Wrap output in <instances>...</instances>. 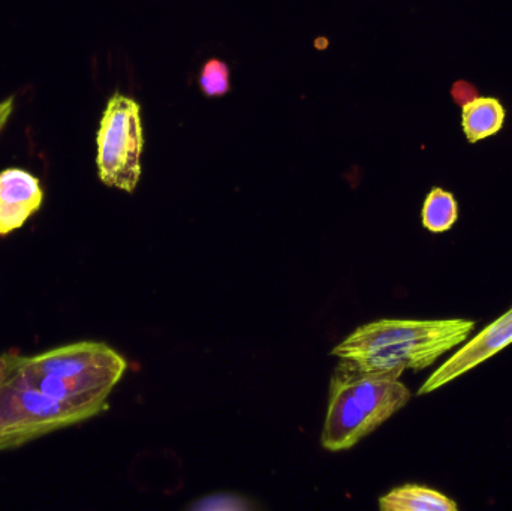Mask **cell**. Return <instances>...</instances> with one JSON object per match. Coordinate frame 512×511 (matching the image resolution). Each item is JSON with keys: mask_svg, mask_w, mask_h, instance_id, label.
Instances as JSON below:
<instances>
[{"mask_svg": "<svg viewBox=\"0 0 512 511\" xmlns=\"http://www.w3.org/2000/svg\"><path fill=\"white\" fill-rule=\"evenodd\" d=\"M475 321L379 320L364 324L331 351L367 374L400 378L405 371H421L463 344L474 332Z\"/></svg>", "mask_w": 512, "mask_h": 511, "instance_id": "6da1fadb", "label": "cell"}, {"mask_svg": "<svg viewBox=\"0 0 512 511\" xmlns=\"http://www.w3.org/2000/svg\"><path fill=\"white\" fill-rule=\"evenodd\" d=\"M11 353L27 384L93 417L107 410L111 392L128 369L125 357L104 342H75L35 356Z\"/></svg>", "mask_w": 512, "mask_h": 511, "instance_id": "7a4b0ae2", "label": "cell"}, {"mask_svg": "<svg viewBox=\"0 0 512 511\" xmlns=\"http://www.w3.org/2000/svg\"><path fill=\"white\" fill-rule=\"evenodd\" d=\"M411 398L399 378L367 374L340 360L331 378L322 447L328 452L352 449L406 407Z\"/></svg>", "mask_w": 512, "mask_h": 511, "instance_id": "3957f363", "label": "cell"}, {"mask_svg": "<svg viewBox=\"0 0 512 511\" xmlns=\"http://www.w3.org/2000/svg\"><path fill=\"white\" fill-rule=\"evenodd\" d=\"M93 419L80 408L56 401L27 384L12 353L0 354V452Z\"/></svg>", "mask_w": 512, "mask_h": 511, "instance_id": "277c9868", "label": "cell"}, {"mask_svg": "<svg viewBox=\"0 0 512 511\" xmlns=\"http://www.w3.org/2000/svg\"><path fill=\"white\" fill-rule=\"evenodd\" d=\"M96 144V165L101 182L132 194L140 182L144 149L141 107L135 99L119 92L108 99Z\"/></svg>", "mask_w": 512, "mask_h": 511, "instance_id": "5b68a950", "label": "cell"}, {"mask_svg": "<svg viewBox=\"0 0 512 511\" xmlns=\"http://www.w3.org/2000/svg\"><path fill=\"white\" fill-rule=\"evenodd\" d=\"M512 344V306L495 323L478 333L472 341L460 348L441 368L436 369L429 380L421 386L418 395H427L441 389L445 384L462 377L486 360L492 359L499 351Z\"/></svg>", "mask_w": 512, "mask_h": 511, "instance_id": "8992f818", "label": "cell"}, {"mask_svg": "<svg viewBox=\"0 0 512 511\" xmlns=\"http://www.w3.org/2000/svg\"><path fill=\"white\" fill-rule=\"evenodd\" d=\"M44 201L38 177L23 168H6L0 173V237L23 227Z\"/></svg>", "mask_w": 512, "mask_h": 511, "instance_id": "52a82bcc", "label": "cell"}, {"mask_svg": "<svg viewBox=\"0 0 512 511\" xmlns=\"http://www.w3.org/2000/svg\"><path fill=\"white\" fill-rule=\"evenodd\" d=\"M504 105L492 96H477L463 105L462 126L471 144L499 134L505 125Z\"/></svg>", "mask_w": 512, "mask_h": 511, "instance_id": "ba28073f", "label": "cell"}, {"mask_svg": "<svg viewBox=\"0 0 512 511\" xmlns=\"http://www.w3.org/2000/svg\"><path fill=\"white\" fill-rule=\"evenodd\" d=\"M382 511H457L459 506L441 492L420 485L393 489L379 500Z\"/></svg>", "mask_w": 512, "mask_h": 511, "instance_id": "9c48e42d", "label": "cell"}, {"mask_svg": "<svg viewBox=\"0 0 512 511\" xmlns=\"http://www.w3.org/2000/svg\"><path fill=\"white\" fill-rule=\"evenodd\" d=\"M459 219V204L451 192L433 188L423 206V225L432 233H445Z\"/></svg>", "mask_w": 512, "mask_h": 511, "instance_id": "30bf717a", "label": "cell"}, {"mask_svg": "<svg viewBox=\"0 0 512 511\" xmlns=\"http://www.w3.org/2000/svg\"><path fill=\"white\" fill-rule=\"evenodd\" d=\"M230 66L224 60L213 59L204 63L200 72V89L207 98H221L231 89Z\"/></svg>", "mask_w": 512, "mask_h": 511, "instance_id": "8fae6325", "label": "cell"}, {"mask_svg": "<svg viewBox=\"0 0 512 511\" xmlns=\"http://www.w3.org/2000/svg\"><path fill=\"white\" fill-rule=\"evenodd\" d=\"M451 95H453V99L457 104L465 105L472 101V99L477 98L478 90L469 81H457V83H454L453 89H451Z\"/></svg>", "mask_w": 512, "mask_h": 511, "instance_id": "7c38bea8", "label": "cell"}, {"mask_svg": "<svg viewBox=\"0 0 512 511\" xmlns=\"http://www.w3.org/2000/svg\"><path fill=\"white\" fill-rule=\"evenodd\" d=\"M12 113V99H6L0 104V131L5 126L6 120H8L9 114Z\"/></svg>", "mask_w": 512, "mask_h": 511, "instance_id": "4fadbf2b", "label": "cell"}]
</instances>
